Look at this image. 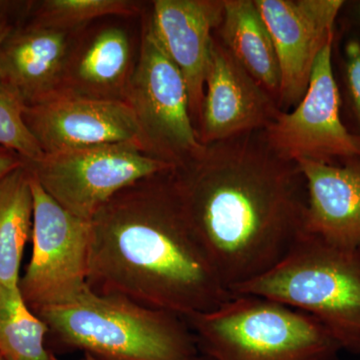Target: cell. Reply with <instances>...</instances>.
Listing matches in <instances>:
<instances>
[{
    "label": "cell",
    "instance_id": "6da1fadb",
    "mask_svg": "<svg viewBox=\"0 0 360 360\" xmlns=\"http://www.w3.org/2000/svg\"><path fill=\"white\" fill-rule=\"evenodd\" d=\"M172 174L189 222L231 295L276 266L304 232V176L297 163L269 148L262 131L206 146Z\"/></svg>",
    "mask_w": 360,
    "mask_h": 360
},
{
    "label": "cell",
    "instance_id": "7a4b0ae2",
    "mask_svg": "<svg viewBox=\"0 0 360 360\" xmlns=\"http://www.w3.org/2000/svg\"><path fill=\"white\" fill-rule=\"evenodd\" d=\"M174 170L122 189L94 215L87 283L99 295L186 317L233 295L189 222Z\"/></svg>",
    "mask_w": 360,
    "mask_h": 360
},
{
    "label": "cell",
    "instance_id": "3957f363",
    "mask_svg": "<svg viewBox=\"0 0 360 360\" xmlns=\"http://www.w3.org/2000/svg\"><path fill=\"white\" fill-rule=\"evenodd\" d=\"M37 315L58 352L97 360H189L198 354L184 317L90 288L75 302Z\"/></svg>",
    "mask_w": 360,
    "mask_h": 360
},
{
    "label": "cell",
    "instance_id": "277c9868",
    "mask_svg": "<svg viewBox=\"0 0 360 360\" xmlns=\"http://www.w3.org/2000/svg\"><path fill=\"white\" fill-rule=\"evenodd\" d=\"M232 295L260 296L307 312L343 352L360 354V245H333L303 232L276 266Z\"/></svg>",
    "mask_w": 360,
    "mask_h": 360
},
{
    "label": "cell",
    "instance_id": "5b68a950",
    "mask_svg": "<svg viewBox=\"0 0 360 360\" xmlns=\"http://www.w3.org/2000/svg\"><path fill=\"white\" fill-rule=\"evenodd\" d=\"M184 319L198 352L212 360H340L343 352L319 319L260 296L233 295Z\"/></svg>",
    "mask_w": 360,
    "mask_h": 360
},
{
    "label": "cell",
    "instance_id": "8992f818",
    "mask_svg": "<svg viewBox=\"0 0 360 360\" xmlns=\"http://www.w3.org/2000/svg\"><path fill=\"white\" fill-rule=\"evenodd\" d=\"M149 155L175 167L200 155V143L189 110L184 75L144 25L139 60L125 89Z\"/></svg>",
    "mask_w": 360,
    "mask_h": 360
},
{
    "label": "cell",
    "instance_id": "52a82bcc",
    "mask_svg": "<svg viewBox=\"0 0 360 360\" xmlns=\"http://www.w3.org/2000/svg\"><path fill=\"white\" fill-rule=\"evenodd\" d=\"M33 179L71 214L91 220L122 189L175 169L135 143H113L45 155L25 163Z\"/></svg>",
    "mask_w": 360,
    "mask_h": 360
},
{
    "label": "cell",
    "instance_id": "ba28073f",
    "mask_svg": "<svg viewBox=\"0 0 360 360\" xmlns=\"http://www.w3.org/2000/svg\"><path fill=\"white\" fill-rule=\"evenodd\" d=\"M32 255L20 290L37 314L75 302L89 290L91 220L61 207L32 176Z\"/></svg>",
    "mask_w": 360,
    "mask_h": 360
},
{
    "label": "cell",
    "instance_id": "9c48e42d",
    "mask_svg": "<svg viewBox=\"0 0 360 360\" xmlns=\"http://www.w3.org/2000/svg\"><path fill=\"white\" fill-rule=\"evenodd\" d=\"M333 42L317 56L300 103L292 110L281 111L262 131L269 148L284 160L338 165L360 160V136L352 134L340 117Z\"/></svg>",
    "mask_w": 360,
    "mask_h": 360
},
{
    "label": "cell",
    "instance_id": "30bf717a",
    "mask_svg": "<svg viewBox=\"0 0 360 360\" xmlns=\"http://www.w3.org/2000/svg\"><path fill=\"white\" fill-rule=\"evenodd\" d=\"M23 117L44 155L113 143L139 144L148 153L134 110L125 101L59 91L26 104Z\"/></svg>",
    "mask_w": 360,
    "mask_h": 360
},
{
    "label": "cell",
    "instance_id": "8fae6325",
    "mask_svg": "<svg viewBox=\"0 0 360 360\" xmlns=\"http://www.w3.org/2000/svg\"><path fill=\"white\" fill-rule=\"evenodd\" d=\"M276 47L278 105L295 108L304 96L317 56L333 41L342 0H255Z\"/></svg>",
    "mask_w": 360,
    "mask_h": 360
},
{
    "label": "cell",
    "instance_id": "7c38bea8",
    "mask_svg": "<svg viewBox=\"0 0 360 360\" xmlns=\"http://www.w3.org/2000/svg\"><path fill=\"white\" fill-rule=\"evenodd\" d=\"M281 112L278 103L213 37L205 94L196 132L203 146L262 131Z\"/></svg>",
    "mask_w": 360,
    "mask_h": 360
},
{
    "label": "cell",
    "instance_id": "4fadbf2b",
    "mask_svg": "<svg viewBox=\"0 0 360 360\" xmlns=\"http://www.w3.org/2000/svg\"><path fill=\"white\" fill-rule=\"evenodd\" d=\"M153 7L149 26L184 75L196 129L205 101L210 49L214 30L224 18V0H155Z\"/></svg>",
    "mask_w": 360,
    "mask_h": 360
},
{
    "label": "cell",
    "instance_id": "5bb4252c",
    "mask_svg": "<svg viewBox=\"0 0 360 360\" xmlns=\"http://www.w3.org/2000/svg\"><path fill=\"white\" fill-rule=\"evenodd\" d=\"M71 32L26 25L14 28L0 46V79L27 105L63 87L71 56Z\"/></svg>",
    "mask_w": 360,
    "mask_h": 360
},
{
    "label": "cell",
    "instance_id": "9a60e30c",
    "mask_svg": "<svg viewBox=\"0 0 360 360\" xmlns=\"http://www.w3.org/2000/svg\"><path fill=\"white\" fill-rule=\"evenodd\" d=\"M307 189L304 232L333 245H360V160L297 163Z\"/></svg>",
    "mask_w": 360,
    "mask_h": 360
},
{
    "label": "cell",
    "instance_id": "2e32d148",
    "mask_svg": "<svg viewBox=\"0 0 360 360\" xmlns=\"http://www.w3.org/2000/svg\"><path fill=\"white\" fill-rule=\"evenodd\" d=\"M131 72L129 35L122 28L111 26L97 32L78 53L71 52L59 91L124 101Z\"/></svg>",
    "mask_w": 360,
    "mask_h": 360
},
{
    "label": "cell",
    "instance_id": "e0dca14e",
    "mask_svg": "<svg viewBox=\"0 0 360 360\" xmlns=\"http://www.w3.org/2000/svg\"><path fill=\"white\" fill-rule=\"evenodd\" d=\"M217 39L278 103V59L274 40L255 0H224Z\"/></svg>",
    "mask_w": 360,
    "mask_h": 360
},
{
    "label": "cell",
    "instance_id": "ac0fdd59",
    "mask_svg": "<svg viewBox=\"0 0 360 360\" xmlns=\"http://www.w3.org/2000/svg\"><path fill=\"white\" fill-rule=\"evenodd\" d=\"M32 175L25 165L0 179V284L18 288L20 265L32 238Z\"/></svg>",
    "mask_w": 360,
    "mask_h": 360
},
{
    "label": "cell",
    "instance_id": "d6986e66",
    "mask_svg": "<svg viewBox=\"0 0 360 360\" xmlns=\"http://www.w3.org/2000/svg\"><path fill=\"white\" fill-rule=\"evenodd\" d=\"M46 324L26 304L18 288L0 284V356L4 360H58L47 347Z\"/></svg>",
    "mask_w": 360,
    "mask_h": 360
},
{
    "label": "cell",
    "instance_id": "ffe728a7",
    "mask_svg": "<svg viewBox=\"0 0 360 360\" xmlns=\"http://www.w3.org/2000/svg\"><path fill=\"white\" fill-rule=\"evenodd\" d=\"M137 11L136 2L129 0H45L30 25L71 32L97 18L134 15Z\"/></svg>",
    "mask_w": 360,
    "mask_h": 360
},
{
    "label": "cell",
    "instance_id": "44dd1931",
    "mask_svg": "<svg viewBox=\"0 0 360 360\" xmlns=\"http://www.w3.org/2000/svg\"><path fill=\"white\" fill-rule=\"evenodd\" d=\"M26 103L18 90L0 79V148L18 153L25 163L44 158V153L25 122Z\"/></svg>",
    "mask_w": 360,
    "mask_h": 360
},
{
    "label": "cell",
    "instance_id": "7402d4cb",
    "mask_svg": "<svg viewBox=\"0 0 360 360\" xmlns=\"http://www.w3.org/2000/svg\"><path fill=\"white\" fill-rule=\"evenodd\" d=\"M345 70L348 90L360 123V40H350L345 46Z\"/></svg>",
    "mask_w": 360,
    "mask_h": 360
},
{
    "label": "cell",
    "instance_id": "603a6c76",
    "mask_svg": "<svg viewBox=\"0 0 360 360\" xmlns=\"http://www.w3.org/2000/svg\"><path fill=\"white\" fill-rule=\"evenodd\" d=\"M25 165V160L18 153L9 149L0 148V179Z\"/></svg>",
    "mask_w": 360,
    "mask_h": 360
},
{
    "label": "cell",
    "instance_id": "cb8c5ba5",
    "mask_svg": "<svg viewBox=\"0 0 360 360\" xmlns=\"http://www.w3.org/2000/svg\"><path fill=\"white\" fill-rule=\"evenodd\" d=\"M15 27L16 25H14L13 21L9 20L6 13V9H4V11L0 13V46L6 41L7 37L11 35V33L13 32Z\"/></svg>",
    "mask_w": 360,
    "mask_h": 360
},
{
    "label": "cell",
    "instance_id": "d4e9b609",
    "mask_svg": "<svg viewBox=\"0 0 360 360\" xmlns=\"http://www.w3.org/2000/svg\"><path fill=\"white\" fill-rule=\"evenodd\" d=\"M189 360H212V359H210V357L205 356V355L200 354L198 352V354L195 355V356H193V359H191Z\"/></svg>",
    "mask_w": 360,
    "mask_h": 360
},
{
    "label": "cell",
    "instance_id": "484cf974",
    "mask_svg": "<svg viewBox=\"0 0 360 360\" xmlns=\"http://www.w3.org/2000/svg\"><path fill=\"white\" fill-rule=\"evenodd\" d=\"M77 360H97L94 359V357L90 356L89 354H84V356L82 357L80 359Z\"/></svg>",
    "mask_w": 360,
    "mask_h": 360
},
{
    "label": "cell",
    "instance_id": "4316f807",
    "mask_svg": "<svg viewBox=\"0 0 360 360\" xmlns=\"http://www.w3.org/2000/svg\"><path fill=\"white\" fill-rule=\"evenodd\" d=\"M6 4H4V2H0V13L6 9Z\"/></svg>",
    "mask_w": 360,
    "mask_h": 360
},
{
    "label": "cell",
    "instance_id": "83f0119b",
    "mask_svg": "<svg viewBox=\"0 0 360 360\" xmlns=\"http://www.w3.org/2000/svg\"><path fill=\"white\" fill-rule=\"evenodd\" d=\"M357 13H359V20H360V2L359 4V7H357Z\"/></svg>",
    "mask_w": 360,
    "mask_h": 360
},
{
    "label": "cell",
    "instance_id": "f1b7e54d",
    "mask_svg": "<svg viewBox=\"0 0 360 360\" xmlns=\"http://www.w3.org/2000/svg\"><path fill=\"white\" fill-rule=\"evenodd\" d=\"M0 360H4V359H2V357H1V356H0Z\"/></svg>",
    "mask_w": 360,
    "mask_h": 360
}]
</instances>
